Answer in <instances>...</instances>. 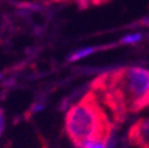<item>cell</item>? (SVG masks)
<instances>
[{"instance_id":"1","label":"cell","mask_w":149,"mask_h":148,"mask_svg":"<svg viewBox=\"0 0 149 148\" xmlns=\"http://www.w3.org/2000/svg\"><path fill=\"white\" fill-rule=\"evenodd\" d=\"M113 123L149 105V71L143 67H124L100 75L91 86Z\"/></svg>"},{"instance_id":"2","label":"cell","mask_w":149,"mask_h":148,"mask_svg":"<svg viewBox=\"0 0 149 148\" xmlns=\"http://www.w3.org/2000/svg\"><path fill=\"white\" fill-rule=\"evenodd\" d=\"M113 127V120L92 91L72 105L65 115V132L77 147L92 140L108 143Z\"/></svg>"},{"instance_id":"3","label":"cell","mask_w":149,"mask_h":148,"mask_svg":"<svg viewBox=\"0 0 149 148\" xmlns=\"http://www.w3.org/2000/svg\"><path fill=\"white\" fill-rule=\"evenodd\" d=\"M128 140L134 148H149V119H140L130 127Z\"/></svg>"},{"instance_id":"4","label":"cell","mask_w":149,"mask_h":148,"mask_svg":"<svg viewBox=\"0 0 149 148\" xmlns=\"http://www.w3.org/2000/svg\"><path fill=\"white\" fill-rule=\"evenodd\" d=\"M95 51V48H84V49H80V51H77V52H74L73 55L69 58V60L71 62H74V60H80V59L85 58V56L91 55V53Z\"/></svg>"},{"instance_id":"5","label":"cell","mask_w":149,"mask_h":148,"mask_svg":"<svg viewBox=\"0 0 149 148\" xmlns=\"http://www.w3.org/2000/svg\"><path fill=\"white\" fill-rule=\"evenodd\" d=\"M80 148H107V143L92 140V142H85Z\"/></svg>"},{"instance_id":"6","label":"cell","mask_w":149,"mask_h":148,"mask_svg":"<svg viewBox=\"0 0 149 148\" xmlns=\"http://www.w3.org/2000/svg\"><path fill=\"white\" fill-rule=\"evenodd\" d=\"M141 40V35L140 34H132V35H128V36H125L123 40H121V43L124 44H133V43H137V41Z\"/></svg>"},{"instance_id":"7","label":"cell","mask_w":149,"mask_h":148,"mask_svg":"<svg viewBox=\"0 0 149 148\" xmlns=\"http://www.w3.org/2000/svg\"><path fill=\"white\" fill-rule=\"evenodd\" d=\"M4 124H6V120H4V112H3V109L0 108V135H1L4 131Z\"/></svg>"},{"instance_id":"8","label":"cell","mask_w":149,"mask_h":148,"mask_svg":"<svg viewBox=\"0 0 149 148\" xmlns=\"http://www.w3.org/2000/svg\"><path fill=\"white\" fill-rule=\"evenodd\" d=\"M0 77H1V75H0Z\"/></svg>"}]
</instances>
